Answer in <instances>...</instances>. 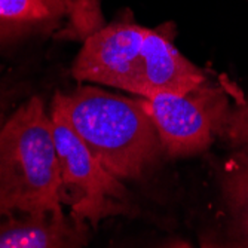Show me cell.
Masks as SVG:
<instances>
[{
	"mask_svg": "<svg viewBox=\"0 0 248 248\" xmlns=\"http://www.w3.org/2000/svg\"><path fill=\"white\" fill-rule=\"evenodd\" d=\"M61 210L52 118L43 100L33 95L0 126V217Z\"/></svg>",
	"mask_w": 248,
	"mask_h": 248,
	"instance_id": "7a4b0ae2",
	"label": "cell"
},
{
	"mask_svg": "<svg viewBox=\"0 0 248 248\" xmlns=\"http://www.w3.org/2000/svg\"><path fill=\"white\" fill-rule=\"evenodd\" d=\"M140 98L170 157L205 153L218 140L220 128L232 103L229 79L224 76L210 79L183 95L157 94Z\"/></svg>",
	"mask_w": 248,
	"mask_h": 248,
	"instance_id": "277c9868",
	"label": "cell"
},
{
	"mask_svg": "<svg viewBox=\"0 0 248 248\" xmlns=\"http://www.w3.org/2000/svg\"><path fill=\"white\" fill-rule=\"evenodd\" d=\"M218 224L204 247L248 248V152L235 149L217 175Z\"/></svg>",
	"mask_w": 248,
	"mask_h": 248,
	"instance_id": "ba28073f",
	"label": "cell"
},
{
	"mask_svg": "<svg viewBox=\"0 0 248 248\" xmlns=\"http://www.w3.org/2000/svg\"><path fill=\"white\" fill-rule=\"evenodd\" d=\"M2 73L3 69L0 67V126L3 125L6 118L11 115L9 108L12 107V101H14V91L11 88H8V82L2 79Z\"/></svg>",
	"mask_w": 248,
	"mask_h": 248,
	"instance_id": "7c38bea8",
	"label": "cell"
},
{
	"mask_svg": "<svg viewBox=\"0 0 248 248\" xmlns=\"http://www.w3.org/2000/svg\"><path fill=\"white\" fill-rule=\"evenodd\" d=\"M91 233V224L64 210L0 217V248H80Z\"/></svg>",
	"mask_w": 248,
	"mask_h": 248,
	"instance_id": "52a82bcc",
	"label": "cell"
},
{
	"mask_svg": "<svg viewBox=\"0 0 248 248\" xmlns=\"http://www.w3.org/2000/svg\"><path fill=\"white\" fill-rule=\"evenodd\" d=\"M57 147L61 202L70 213L93 228L108 217L134 216L131 193L122 180L110 174L89 152L60 113L51 110Z\"/></svg>",
	"mask_w": 248,
	"mask_h": 248,
	"instance_id": "3957f363",
	"label": "cell"
},
{
	"mask_svg": "<svg viewBox=\"0 0 248 248\" xmlns=\"http://www.w3.org/2000/svg\"><path fill=\"white\" fill-rule=\"evenodd\" d=\"M147 30L132 18L110 22L82 43L70 69L73 79L139 95Z\"/></svg>",
	"mask_w": 248,
	"mask_h": 248,
	"instance_id": "5b68a950",
	"label": "cell"
},
{
	"mask_svg": "<svg viewBox=\"0 0 248 248\" xmlns=\"http://www.w3.org/2000/svg\"><path fill=\"white\" fill-rule=\"evenodd\" d=\"M72 0H0V48L54 36Z\"/></svg>",
	"mask_w": 248,
	"mask_h": 248,
	"instance_id": "9c48e42d",
	"label": "cell"
},
{
	"mask_svg": "<svg viewBox=\"0 0 248 248\" xmlns=\"http://www.w3.org/2000/svg\"><path fill=\"white\" fill-rule=\"evenodd\" d=\"M51 110L60 113L95 159L122 182L141 180L164 152L141 98H126L94 86L57 91Z\"/></svg>",
	"mask_w": 248,
	"mask_h": 248,
	"instance_id": "6da1fadb",
	"label": "cell"
},
{
	"mask_svg": "<svg viewBox=\"0 0 248 248\" xmlns=\"http://www.w3.org/2000/svg\"><path fill=\"white\" fill-rule=\"evenodd\" d=\"M232 103L218 132V140L228 144L231 150L248 152V97L229 80Z\"/></svg>",
	"mask_w": 248,
	"mask_h": 248,
	"instance_id": "8fae6325",
	"label": "cell"
},
{
	"mask_svg": "<svg viewBox=\"0 0 248 248\" xmlns=\"http://www.w3.org/2000/svg\"><path fill=\"white\" fill-rule=\"evenodd\" d=\"M210 75L192 62L174 45L172 30L149 29L143 43V70L139 95H183L208 82Z\"/></svg>",
	"mask_w": 248,
	"mask_h": 248,
	"instance_id": "8992f818",
	"label": "cell"
},
{
	"mask_svg": "<svg viewBox=\"0 0 248 248\" xmlns=\"http://www.w3.org/2000/svg\"><path fill=\"white\" fill-rule=\"evenodd\" d=\"M106 26L101 0H72L64 24L54 34V39L83 43Z\"/></svg>",
	"mask_w": 248,
	"mask_h": 248,
	"instance_id": "30bf717a",
	"label": "cell"
}]
</instances>
